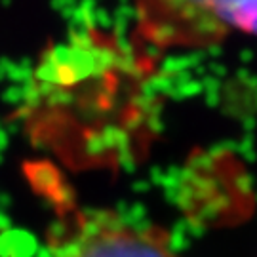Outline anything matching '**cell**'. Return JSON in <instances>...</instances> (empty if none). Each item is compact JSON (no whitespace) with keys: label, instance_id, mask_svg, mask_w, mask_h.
Wrapping results in <instances>:
<instances>
[{"label":"cell","instance_id":"obj_1","mask_svg":"<svg viewBox=\"0 0 257 257\" xmlns=\"http://www.w3.org/2000/svg\"><path fill=\"white\" fill-rule=\"evenodd\" d=\"M54 257H179L170 238L153 227H138L118 213H78L57 236Z\"/></svg>","mask_w":257,"mask_h":257}]
</instances>
